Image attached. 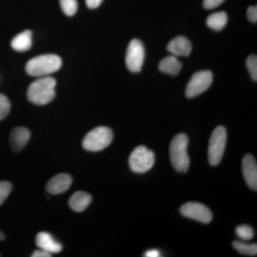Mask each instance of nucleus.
Segmentation results:
<instances>
[{"instance_id": "obj_1", "label": "nucleus", "mask_w": 257, "mask_h": 257, "mask_svg": "<svg viewBox=\"0 0 257 257\" xmlns=\"http://www.w3.org/2000/svg\"><path fill=\"white\" fill-rule=\"evenodd\" d=\"M57 81L50 76L40 77L30 84L28 88V100L36 105H45L55 98Z\"/></svg>"}, {"instance_id": "obj_2", "label": "nucleus", "mask_w": 257, "mask_h": 257, "mask_svg": "<svg viewBox=\"0 0 257 257\" xmlns=\"http://www.w3.org/2000/svg\"><path fill=\"white\" fill-rule=\"evenodd\" d=\"M62 65V59L59 56L46 54L29 60L25 66V70L32 77H46L57 72Z\"/></svg>"}, {"instance_id": "obj_3", "label": "nucleus", "mask_w": 257, "mask_h": 257, "mask_svg": "<svg viewBox=\"0 0 257 257\" xmlns=\"http://www.w3.org/2000/svg\"><path fill=\"white\" fill-rule=\"evenodd\" d=\"M189 139L184 134H179L170 144L171 162L177 172L185 173L188 171L190 160L187 153Z\"/></svg>"}, {"instance_id": "obj_4", "label": "nucleus", "mask_w": 257, "mask_h": 257, "mask_svg": "<svg viewBox=\"0 0 257 257\" xmlns=\"http://www.w3.org/2000/svg\"><path fill=\"white\" fill-rule=\"evenodd\" d=\"M113 133L106 126H98L84 137L82 146L89 152H99L104 150L111 143Z\"/></svg>"}, {"instance_id": "obj_5", "label": "nucleus", "mask_w": 257, "mask_h": 257, "mask_svg": "<svg viewBox=\"0 0 257 257\" xmlns=\"http://www.w3.org/2000/svg\"><path fill=\"white\" fill-rule=\"evenodd\" d=\"M155 162V153L143 145L136 147L128 159L130 169L138 174L145 173L151 170Z\"/></svg>"}, {"instance_id": "obj_6", "label": "nucleus", "mask_w": 257, "mask_h": 257, "mask_svg": "<svg viewBox=\"0 0 257 257\" xmlns=\"http://www.w3.org/2000/svg\"><path fill=\"white\" fill-rule=\"evenodd\" d=\"M226 130L223 126H217L211 134L208 147V160L211 166L220 163L226 145Z\"/></svg>"}, {"instance_id": "obj_7", "label": "nucleus", "mask_w": 257, "mask_h": 257, "mask_svg": "<svg viewBox=\"0 0 257 257\" xmlns=\"http://www.w3.org/2000/svg\"><path fill=\"white\" fill-rule=\"evenodd\" d=\"M213 74L209 70L197 72L192 76L186 89V96L195 97L209 89L212 84Z\"/></svg>"}, {"instance_id": "obj_8", "label": "nucleus", "mask_w": 257, "mask_h": 257, "mask_svg": "<svg viewBox=\"0 0 257 257\" xmlns=\"http://www.w3.org/2000/svg\"><path fill=\"white\" fill-rule=\"evenodd\" d=\"M145 57V47L142 42L137 39L132 40L127 47L125 60L128 70L132 72H140L143 67Z\"/></svg>"}, {"instance_id": "obj_9", "label": "nucleus", "mask_w": 257, "mask_h": 257, "mask_svg": "<svg viewBox=\"0 0 257 257\" xmlns=\"http://www.w3.org/2000/svg\"><path fill=\"white\" fill-rule=\"evenodd\" d=\"M180 212L185 217L203 224H209L212 220L213 214L210 209L200 203H186L180 208Z\"/></svg>"}, {"instance_id": "obj_10", "label": "nucleus", "mask_w": 257, "mask_h": 257, "mask_svg": "<svg viewBox=\"0 0 257 257\" xmlns=\"http://www.w3.org/2000/svg\"><path fill=\"white\" fill-rule=\"evenodd\" d=\"M243 177L248 187L257 190V165L256 160L251 155H246L242 160Z\"/></svg>"}, {"instance_id": "obj_11", "label": "nucleus", "mask_w": 257, "mask_h": 257, "mask_svg": "<svg viewBox=\"0 0 257 257\" xmlns=\"http://www.w3.org/2000/svg\"><path fill=\"white\" fill-rule=\"evenodd\" d=\"M72 182V177L68 174H59L52 177L47 183V191L52 194H62L70 188Z\"/></svg>"}, {"instance_id": "obj_12", "label": "nucleus", "mask_w": 257, "mask_h": 257, "mask_svg": "<svg viewBox=\"0 0 257 257\" xmlns=\"http://www.w3.org/2000/svg\"><path fill=\"white\" fill-rule=\"evenodd\" d=\"M35 242L37 247L45 250L52 254L60 253L62 250V245L53 237L50 233L41 231L37 235Z\"/></svg>"}, {"instance_id": "obj_13", "label": "nucleus", "mask_w": 257, "mask_h": 257, "mask_svg": "<svg viewBox=\"0 0 257 257\" xmlns=\"http://www.w3.org/2000/svg\"><path fill=\"white\" fill-rule=\"evenodd\" d=\"M192 50V46L190 41L183 36H179L173 39L167 46V50L175 57H187L190 55Z\"/></svg>"}, {"instance_id": "obj_14", "label": "nucleus", "mask_w": 257, "mask_h": 257, "mask_svg": "<svg viewBox=\"0 0 257 257\" xmlns=\"http://www.w3.org/2000/svg\"><path fill=\"white\" fill-rule=\"evenodd\" d=\"M30 132L25 127H17L10 134V143L13 151L20 152L26 146L30 140Z\"/></svg>"}, {"instance_id": "obj_15", "label": "nucleus", "mask_w": 257, "mask_h": 257, "mask_svg": "<svg viewBox=\"0 0 257 257\" xmlns=\"http://www.w3.org/2000/svg\"><path fill=\"white\" fill-rule=\"evenodd\" d=\"M92 197L87 192H77L73 194L69 200V206L71 209L77 212L85 210L92 202Z\"/></svg>"}, {"instance_id": "obj_16", "label": "nucleus", "mask_w": 257, "mask_h": 257, "mask_svg": "<svg viewBox=\"0 0 257 257\" xmlns=\"http://www.w3.org/2000/svg\"><path fill=\"white\" fill-rule=\"evenodd\" d=\"M32 45V32L31 30H25L13 38L11 46L13 50L19 52H27L31 49Z\"/></svg>"}, {"instance_id": "obj_17", "label": "nucleus", "mask_w": 257, "mask_h": 257, "mask_svg": "<svg viewBox=\"0 0 257 257\" xmlns=\"http://www.w3.org/2000/svg\"><path fill=\"white\" fill-rule=\"evenodd\" d=\"M182 64L180 61L174 55L166 57L159 64V69L163 73L177 76L182 69Z\"/></svg>"}, {"instance_id": "obj_18", "label": "nucleus", "mask_w": 257, "mask_h": 257, "mask_svg": "<svg viewBox=\"0 0 257 257\" xmlns=\"http://www.w3.org/2000/svg\"><path fill=\"white\" fill-rule=\"evenodd\" d=\"M228 17L224 12H218L209 15L207 18V25L209 28L216 31H220L227 23Z\"/></svg>"}, {"instance_id": "obj_19", "label": "nucleus", "mask_w": 257, "mask_h": 257, "mask_svg": "<svg viewBox=\"0 0 257 257\" xmlns=\"http://www.w3.org/2000/svg\"><path fill=\"white\" fill-rule=\"evenodd\" d=\"M233 246L238 252L248 256H256L257 253L256 243H246L241 241H235Z\"/></svg>"}, {"instance_id": "obj_20", "label": "nucleus", "mask_w": 257, "mask_h": 257, "mask_svg": "<svg viewBox=\"0 0 257 257\" xmlns=\"http://www.w3.org/2000/svg\"><path fill=\"white\" fill-rule=\"evenodd\" d=\"M60 4L64 14L67 16H74L77 13L78 8L77 0H60Z\"/></svg>"}, {"instance_id": "obj_21", "label": "nucleus", "mask_w": 257, "mask_h": 257, "mask_svg": "<svg viewBox=\"0 0 257 257\" xmlns=\"http://www.w3.org/2000/svg\"><path fill=\"white\" fill-rule=\"evenodd\" d=\"M236 234L238 236L244 241H249L252 239L254 236V231L252 227L248 225H240L236 227Z\"/></svg>"}, {"instance_id": "obj_22", "label": "nucleus", "mask_w": 257, "mask_h": 257, "mask_svg": "<svg viewBox=\"0 0 257 257\" xmlns=\"http://www.w3.org/2000/svg\"><path fill=\"white\" fill-rule=\"evenodd\" d=\"M11 104L8 98L4 94H0V121L4 119L10 113Z\"/></svg>"}, {"instance_id": "obj_23", "label": "nucleus", "mask_w": 257, "mask_h": 257, "mask_svg": "<svg viewBox=\"0 0 257 257\" xmlns=\"http://www.w3.org/2000/svg\"><path fill=\"white\" fill-rule=\"evenodd\" d=\"M246 67L251 78L254 81L257 80V57L256 55L249 56L246 60Z\"/></svg>"}, {"instance_id": "obj_24", "label": "nucleus", "mask_w": 257, "mask_h": 257, "mask_svg": "<svg viewBox=\"0 0 257 257\" xmlns=\"http://www.w3.org/2000/svg\"><path fill=\"white\" fill-rule=\"evenodd\" d=\"M13 186L7 181L0 182V206L4 203L11 192Z\"/></svg>"}, {"instance_id": "obj_25", "label": "nucleus", "mask_w": 257, "mask_h": 257, "mask_svg": "<svg viewBox=\"0 0 257 257\" xmlns=\"http://www.w3.org/2000/svg\"><path fill=\"white\" fill-rule=\"evenodd\" d=\"M225 0H204V8L207 10H212L222 4Z\"/></svg>"}, {"instance_id": "obj_26", "label": "nucleus", "mask_w": 257, "mask_h": 257, "mask_svg": "<svg viewBox=\"0 0 257 257\" xmlns=\"http://www.w3.org/2000/svg\"><path fill=\"white\" fill-rule=\"evenodd\" d=\"M247 18L251 23H256L257 22V7L256 5L249 7L247 10Z\"/></svg>"}, {"instance_id": "obj_27", "label": "nucleus", "mask_w": 257, "mask_h": 257, "mask_svg": "<svg viewBox=\"0 0 257 257\" xmlns=\"http://www.w3.org/2000/svg\"><path fill=\"white\" fill-rule=\"evenodd\" d=\"M52 256V253L45 251V250L41 249V248L34 251L31 255L32 257H50Z\"/></svg>"}, {"instance_id": "obj_28", "label": "nucleus", "mask_w": 257, "mask_h": 257, "mask_svg": "<svg viewBox=\"0 0 257 257\" xmlns=\"http://www.w3.org/2000/svg\"><path fill=\"white\" fill-rule=\"evenodd\" d=\"M86 5L89 9H96L99 8L103 0H85Z\"/></svg>"}, {"instance_id": "obj_29", "label": "nucleus", "mask_w": 257, "mask_h": 257, "mask_svg": "<svg viewBox=\"0 0 257 257\" xmlns=\"http://www.w3.org/2000/svg\"><path fill=\"white\" fill-rule=\"evenodd\" d=\"M145 256L147 257H158L160 256V252L159 250L157 249H150L149 251H147L146 253H145Z\"/></svg>"}, {"instance_id": "obj_30", "label": "nucleus", "mask_w": 257, "mask_h": 257, "mask_svg": "<svg viewBox=\"0 0 257 257\" xmlns=\"http://www.w3.org/2000/svg\"><path fill=\"white\" fill-rule=\"evenodd\" d=\"M5 234H3V232H1V231H0V241H3V240H5Z\"/></svg>"}]
</instances>
